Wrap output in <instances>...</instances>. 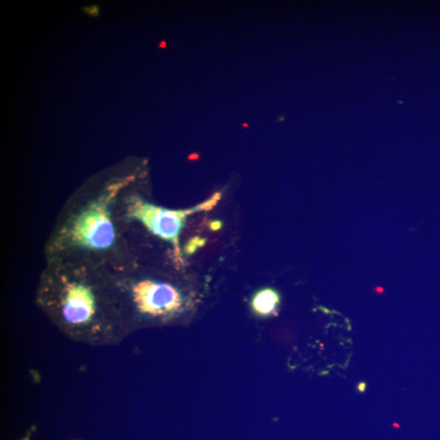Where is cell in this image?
<instances>
[{
	"label": "cell",
	"instance_id": "cell-1",
	"mask_svg": "<svg viewBox=\"0 0 440 440\" xmlns=\"http://www.w3.org/2000/svg\"><path fill=\"white\" fill-rule=\"evenodd\" d=\"M37 307L71 341L116 347L138 331L116 272L89 262H52L42 271Z\"/></svg>",
	"mask_w": 440,
	"mask_h": 440
},
{
	"label": "cell",
	"instance_id": "cell-2",
	"mask_svg": "<svg viewBox=\"0 0 440 440\" xmlns=\"http://www.w3.org/2000/svg\"><path fill=\"white\" fill-rule=\"evenodd\" d=\"M134 176L115 177L92 195L71 199L46 245L47 263L89 262L122 271L133 266L120 202Z\"/></svg>",
	"mask_w": 440,
	"mask_h": 440
},
{
	"label": "cell",
	"instance_id": "cell-3",
	"mask_svg": "<svg viewBox=\"0 0 440 440\" xmlns=\"http://www.w3.org/2000/svg\"><path fill=\"white\" fill-rule=\"evenodd\" d=\"M127 296L138 330L179 326L193 307L190 293L177 282L140 274L134 267L115 271Z\"/></svg>",
	"mask_w": 440,
	"mask_h": 440
},
{
	"label": "cell",
	"instance_id": "cell-4",
	"mask_svg": "<svg viewBox=\"0 0 440 440\" xmlns=\"http://www.w3.org/2000/svg\"><path fill=\"white\" fill-rule=\"evenodd\" d=\"M221 197L216 192L208 200L185 209H171L155 205L138 192H125L120 203V216L125 224L139 223L156 237L171 244L176 259L183 263L180 235L188 217L192 214L212 209Z\"/></svg>",
	"mask_w": 440,
	"mask_h": 440
},
{
	"label": "cell",
	"instance_id": "cell-5",
	"mask_svg": "<svg viewBox=\"0 0 440 440\" xmlns=\"http://www.w3.org/2000/svg\"><path fill=\"white\" fill-rule=\"evenodd\" d=\"M280 302L279 293L271 289H264L256 293L252 300V307L260 316H269L276 312Z\"/></svg>",
	"mask_w": 440,
	"mask_h": 440
},
{
	"label": "cell",
	"instance_id": "cell-6",
	"mask_svg": "<svg viewBox=\"0 0 440 440\" xmlns=\"http://www.w3.org/2000/svg\"><path fill=\"white\" fill-rule=\"evenodd\" d=\"M83 12H85L88 16H91L92 18L97 17L99 14V8L98 5L93 4L92 6H87L83 8Z\"/></svg>",
	"mask_w": 440,
	"mask_h": 440
},
{
	"label": "cell",
	"instance_id": "cell-7",
	"mask_svg": "<svg viewBox=\"0 0 440 440\" xmlns=\"http://www.w3.org/2000/svg\"><path fill=\"white\" fill-rule=\"evenodd\" d=\"M23 440H29V436H28V437H26L25 439Z\"/></svg>",
	"mask_w": 440,
	"mask_h": 440
}]
</instances>
